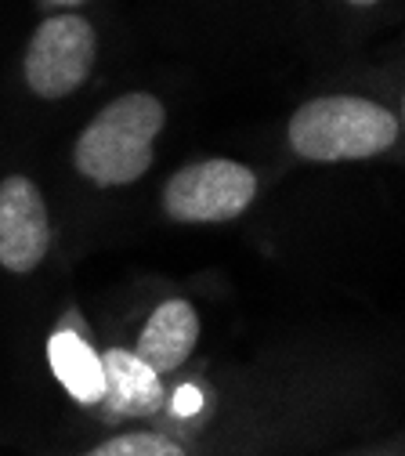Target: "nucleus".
<instances>
[{"label": "nucleus", "instance_id": "obj_12", "mask_svg": "<svg viewBox=\"0 0 405 456\" xmlns=\"http://www.w3.org/2000/svg\"><path fill=\"white\" fill-rule=\"evenodd\" d=\"M401 112H405V105H401Z\"/></svg>", "mask_w": 405, "mask_h": 456}, {"label": "nucleus", "instance_id": "obj_11", "mask_svg": "<svg viewBox=\"0 0 405 456\" xmlns=\"http://www.w3.org/2000/svg\"><path fill=\"white\" fill-rule=\"evenodd\" d=\"M352 4H377V0H352Z\"/></svg>", "mask_w": 405, "mask_h": 456}, {"label": "nucleus", "instance_id": "obj_8", "mask_svg": "<svg viewBox=\"0 0 405 456\" xmlns=\"http://www.w3.org/2000/svg\"><path fill=\"white\" fill-rule=\"evenodd\" d=\"M47 359L54 377L62 380V387L84 406H98L105 395V370H101V355H94V348L77 333V330H58L47 340Z\"/></svg>", "mask_w": 405, "mask_h": 456}, {"label": "nucleus", "instance_id": "obj_7", "mask_svg": "<svg viewBox=\"0 0 405 456\" xmlns=\"http://www.w3.org/2000/svg\"><path fill=\"white\" fill-rule=\"evenodd\" d=\"M196 340H199V315H196V308L189 301H182V297H174V301H163L149 315L134 352L163 377V373H174L189 359V352L196 348Z\"/></svg>", "mask_w": 405, "mask_h": 456}, {"label": "nucleus", "instance_id": "obj_1", "mask_svg": "<svg viewBox=\"0 0 405 456\" xmlns=\"http://www.w3.org/2000/svg\"><path fill=\"white\" fill-rule=\"evenodd\" d=\"M163 120L166 112L159 98L145 91L109 102L77 138V170L101 189L138 182L152 167V142L163 131Z\"/></svg>", "mask_w": 405, "mask_h": 456}, {"label": "nucleus", "instance_id": "obj_4", "mask_svg": "<svg viewBox=\"0 0 405 456\" xmlns=\"http://www.w3.org/2000/svg\"><path fill=\"white\" fill-rule=\"evenodd\" d=\"M94 66V29L80 15H54L40 22L26 51V84L40 98L73 94Z\"/></svg>", "mask_w": 405, "mask_h": 456}, {"label": "nucleus", "instance_id": "obj_9", "mask_svg": "<svg viewBox=\"0 0 405 456\" xmlns=\"http://www.w3.org/2000/svg\"><path fill=\"white\" fill-rule=\"evenodd\" d=\"M84 456H189L174 438L166 435H149V431H131L120 438H109L98 449L84 452Z\"/></svg>", "mask_w": 405, "mask_h": 456}, {"label": "nucleus", "instance_id": "obj_2", "mask_svg": "<svg viewBox=\"0 0 405 456\" xmlns=\"http://www.w3.org/2000/svg\"><path fill=\"white\" fill-rule=\"evenodd\" d=\"M398 138V120L369 98L329 94L301 105L289 120V145L297 156L315 163L369 159L391 149Z\"/></svg>", "mask_w": 405, "mask_h": 456}, {"label": "nucleus", "instance_id": "obj_5", "mask_svg": "<svg viewBox=\"0 0 405 456\" xmlns=\"http://www.w3.org/2000/svg\"><path fill=\"white\" fill-rule=\"evenodd\" d=\"M51 247V221L40 189L12 175L0 182V265L8 272H33Z\"/></svg>", "mask_w": 405, "mask_h": 456}, {"label": "nucleus", "instance_id": "obj_3", "mask_svg": "<svg viewBox=\"0 0 405 456\" xmlns=\"http://www.w3.org/2000/svg\"><path fill=\"white\" fill-rule=\"evenodd\" d=\"M257 196V175L236 159H203L182 167L163 189V210L185 224L239 217Z\"/></svg>", "mask_w": 405, "mask_h": 456}, {"label": "nucleus", "instance_id": "obj_6", "mask_svg": "<svg viewBox=\"0 0 405 456\" xmlns=\"http://www.w3.org/2000/svg\"><path fill=\"white\" fill-rule=\"evenodd\" d=\"M101 370H105V395L98 406H105L109 413L149 417L163 406V380L138 352H124V348L101 352Z\"/></svg>", "mask_w": 405, "mask_h": 456}, {"label": "nucleus", "instance_id": "obj_10", "mask_svg": "<svg viewBox=\"0 0 405 456\" xmlns=\"http://www.w3.org/2000/svg\"><path fill=\"white\" fill-rule=\"evenodd\" d=\"M44 4H58V8H77V4H84V0H44Z\"/></svg>", "mask_w": 405, "mask_h": 456}]
</instances>
